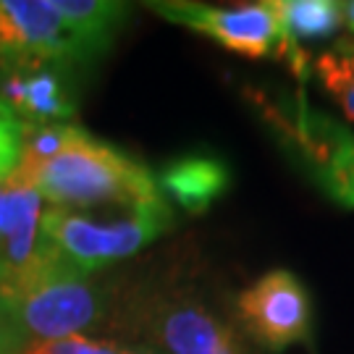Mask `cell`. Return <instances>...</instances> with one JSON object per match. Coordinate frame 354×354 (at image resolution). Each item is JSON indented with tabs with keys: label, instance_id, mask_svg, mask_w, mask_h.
Returning <instances> with one entry per match:
<instances>
[{
	"label": "cell",
	"instance_id": "obj_1",
	"mask_svg": "<svg viewBox=\"0 0 354 354\" xmlns=\"http://www.w3.org/2000/svg\"><path fill=\"white\" fill-rule=\"evenodd\" d=\"M105 328L155 354H254L234 317V302L178 268L113 283Z\"/></svg>",
	"mask_w": 354,
	"mask_h": 354
},
{
	"label": "cell",
	"instance_id": "obj_2",
	"mask_svg": "<svg viewBox=\"0 0 354 354\" xmlns=\"http://www.w3.org/2000/svg\"><path fill=\"white\" fill-rule=\"evenodd\" d=\"M111 297L113 281L102 283L76 270L42 236V252L35 268L13 286L0 291V310L8 326L11 354H21L29 344L55 342L105 326Z\"/></svg>",
	"mask_w": 354,
	"mask_h": 354
},
{
	"label": "cell",
	"instance_id": "obj_3",
	"mask_svg": "<svg viewBox=\"0 0 354 354\" xmlns=\"http://www.w3.org/2000/svg\"><path fill=\"white\" fill-rule=\"evenodd\" d=\"M37 192L50 207H118L127 215L168 205L147 165L111 142L74 127L64 150L42 168Z\"/></svg>",
	"mask_w": 354,
	"mask_h": 354
},
{
	"label": "cell",
	"instance_id": "obj_4",
	"mask_svg": "<svg viewBox=\"0 0 354 354\" xmlns=\"http://www.w3.org/2000/svg\"><path fill=\"white\" fill-rule=\"evenodd\" d=\"M174 223H176V215L171 205L124 215L108 223L92 221L87 215L71 213V210H61V207H48L42 213L39 231L76 270L95 276L100 268H108L118 260L142 252L152 241L168 234Z\"/></svg>",
	"mask_w": 354,
	"mask_h": 354
},
{
	"label": "cell",
	"instance_id": "obj_5",
	"mask_svg": "<svg viewBox=\"0 0 354 354\" xmlns=\"http://www.w3.org/2000/svg\"><path fill=\"white\" fill-rule=\"evenodd\" d=\"M95 61L53 0H0V71L42 66H76Z\"/></svg>",
	"mask_w": 354,
	"mask_h": 354
},
{
	"label": "cell",
	"instance_id": "obj_6",
	"mask_svg": "<svg viewBox=\"0 0 354 354\" xmlns=\"http://www.w3.org/2000/svg\"><path fill=\"white\" fill-rule=\"evenodd\" d=\"M241 333L268 352H283L313 336V302L304 283L286 268H273L234 297Z\"/></svg>",
	"mask_w": 354,
	"mask_h": 354
},
{
	"label": "cell",
	"instance_id": "obj_7",
	"mask_svg": "<svg viewBox=\"0 0 354 354\" xmlns=\"http://www.w3.org/2000/svg\"><path fill=\"white\" fill-rule=\"evenodd\" d=\"M147 8L174 24H181L210 37L228 53L244 58H270L283 55L281 24L270 3H244V6H207L189 0H160L147 3Z\"/></svg>",
	"mask_w": 354,
	"mask_h": 354
},
{
	"label": "cell",
	"instance_id": "obj_8",
	"mask_svg": "<svg viewBox=\"0 0 354 354\" xmlns=\"http://www.w3.org/2000/svg\"><path fill=\"white\" fill-rule=\"evenodd\" d=\"M281 129L299 147L307 171L336 203L354 207V134L339 121L315 111H299L294 124Z\"/></svg>",
	"mask_w": 354,
	"mask_h": 354
},
{
	"label": "cell",
	"instance_id": "obj_9",
	"mask_svg": "<svg viewBox=\"0 0 354 354\" xmlns=\"http://www.w3.org/2000/svg\"><path fill=\"white\" fill-rule=\"evenodd\" d=\"M71 71V66L0 71V102L24 127L66 124L76 115V89Z\"/></svg>",
	"mask_w": 354,
	"mask_h": 354
},
{
	"label": "cell",
	"instance_id": "obj_10",
	"mask_svg": "<svg viewBox=\"0 0 354 354\" xmlns=\"http://www.w3.org/2000/svg\"><path fill=\"white\" fill-rule=\"evenodd\" d=\"M155 181L168 205H176L187 215H203L228 192L231 168L210 152H184L165 160Z\"/></svg>",
	"mask_w": 354,
	"mask_h": 354
},
{
	"label": "cell",
	"instance_id": "obj_11",
	"mask_svg": "<svg viewBox=\"0 0 354 354\" xmlns=\"http://www.w3.org/2000/svg\"><path fill=\"white\" fill-rule=\"evenodd\" d=\"M283 37V55L297 76H307V58L299 42L330 37L344 26L342 3L336 0H270Z\"/></svg>",
	"mask_w": 354,
	"mask_h": 354
},
{
	"label": "cell",
	"instance_id": "obj_12",
	"mask_svg": "<svg viewBox=\"0 0 354 354\" xmlns=\"http://www.w3.org/2000/svg\"><path fill=\"white\" fill-rule=\"evenodd\" d=\"M53 8L82 37L92 55H100L111 48L115 32L131 13L129 3L113 0H53Z\"/></svg>",
	"mask_w": 354,
	"mask_h": 354
},
{
	"label": "cell",
	"instance_id": "obj_13",
	"mask_svg": "<svg viewBox=\"0 0 354 354\" xmlns=\"http://www.w3.org/2000/svg\"><path fill=\"white\" fill-rule=\"evenodd\" d=\"M315 76L344 113L354 118V42L342 39L315 58Z\"/></svg>",
	"mask_w": 354,
	"mask_h": 354
},
{
	"label": "cell",
	"instance_id": "obj_14",
	"mask_svg": "<svg viewBox=\"0 0 354 354\" xmlns=\"http://www.w3.org/2000/svg\"><path fill=\"white\" fill-rule=\"evenodd\" d=\"M124 344L115 339H92V336H66L55 342L29 344L21 354H121Z\"/></svg>",
	"mask_w": 354,
	"mask_h": 354
},
{
	"label": "cell",
	"instance_id": "obj_15",
	"mask_svg": "<svg viewBox=\"0 0 354 354\" xmlns=\"http://www.w3.org/2000/svg\"><path fill=\"white\" fill-rule=\"evenodd\" d=\"M24 124L0 102V181H8L21 158Z\"/></svg>",
	"mask_w": 354,
	"mask_h": 354
},
{
	"label": "cell",
	"instance_id": "obj_16",
	"mask_svg": "<svg viewBox=\"0 0 354 354\" xmlns=\"http://www.w3.org/2000/svg\"><path fill=\"white\" fill-rule=\"evenodd\" d=\"M342 13H344V26L354 32V0H346L342 3Z\"/></svg>",
	"mask_w": 354,
	"mask_h": 354
},
{
	"label": "cell",
	"instance_id": "obj_17",
	"mask_svg": "<svg viewBox=\"0 0 354 354\" xmlns=\"http://www.w3.org/2000/svg\"><path fill=\"white\" fill-rule=\"evenodd\" d=\"M124 344V342H121ZM121 354H155V352H150V349H142V346H129V344H124V352Z\"/></svg>",
	"mask_w": 354,
	"mask_h": 354
}]
</instances>
